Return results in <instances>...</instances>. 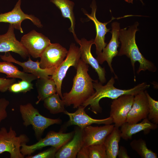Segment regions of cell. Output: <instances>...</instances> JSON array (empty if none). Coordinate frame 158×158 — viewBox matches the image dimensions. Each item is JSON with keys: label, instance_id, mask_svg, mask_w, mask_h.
Here are the masks:
<instances>
[{"label": "cell", "instance_id": "obj_1", "mask_svg": "<svg viewBox=\"0 0 158 158\" xmlns=\"http://www.w3.org/2000/svg\"><path fill=\"white\" fill-rule=\"evenodd\" d=\"M138 22H136L132 25L122 29H120L119 40L121 43L119 51L117 56L126 55L130 60L134 73V81H136L135 74V64L136 61L140 63L139 68L137 72L138 74L142 71L146 70L155 72L157 68L152 62L146 59L140 52L137 45L135 41V34L138 30Z\"/></svg>", "mask_w": 158, "mask_h": 158}, {"label": "cell", "instance_id": "obj_2", "mask_svg": "<svg viewBox=\"0 0 158 158\" xmlns=\"http://www.w3.org/2000/svg\"><path fill=\"white\" fill-rule=\"evenodd\" d=\"M89 66L80 59L76 68V75L73 80L71 91L63 94L61 99L65 105L72 104L74 108H78L95 92L93 80L88 73Z\"/></svg>", "mask_w": 158, "mask_h": 158}, {"label": "cell", "instance_id": "obj_3", "mask_svg": "<svg viewBox=\"0 0 158 158\" xmlns=\"http://www.w3.org/2000/svg\"><path fill=\"white\" fill-rule=\"evenodd\" d=\"M114 78L111 77L107 84L103 85L100 82L95 80L93 83L94 89L95 90V93L86 100L82 105L85 107L88 105V109L93 113L97 114L101 113L102 108L99 104V102L102 98H108L112 99H116L124 95H133L144 91L149 88L150 85L146 82L138 84L133 87L128 89H121L114 86Z\"/></svg>", "mask_w": 158, "mask_h": 158}, {"label": "cell", "instance_id": "obj_4", "mask_svg": "<svg viewBox=\"0 0 158 158\" xmlns=\"http://www.w3.org/2000/svg\"><path fill=\"white\" fill-rule=\"evenodd\" d=\"M19 111L25 127L32 125L35 137L38 140L41 138L45 130L54 124H60L61 120L59 118L51 119L45 117L39 113L30 103L20 105Z\"/></svg>", "mask_w": 158, "mask_h": 158}, {"label": "cell", "instance_id": "obj_5", "mask_svg": "<svg viewBox=\"0 0 158 158\" xmlns=\"http://www.w3.org/2000/svg\"><path fill=\"white\" fill-rule=\"evenodd\" d=\"M29 141L25 134L17 136L16 131L11 126L8 131L4 127L0 129V154L8 152L11 158H23L25 156L20 152L21 145Z\"/></svg>", "mask_w": 158, "mask_h": 158}, {"label": "cell", "instance_id": "obj_6", "mask_svg": "<svg viewBox=\"0 0 158 158\" xmlns=\"http://www.w3.org/2000/svg\"><path fill=\"white\" fill-rule=\"evenodd\" d=\"M74 134L73 132L64 133L62 132L50 131L44 138H40L38 142L33 145L22 144L20 152L25 156L31 155L36 151L47 146L55 147L58 150L70 140Z\"/></svg>", "mask_w": 158, "mask_h": 158}, {"label": "cell", "instance_id": "obj_7", "mask_svg": "<svg viewBox=\"0 0 158 158\" xmlns=\"http://www.w3.org/2000/svg\"><path fill=\"white\" fill-rule=\"evenodd\" d=\"M80 59V48L75 44H71L66 59L56 69L51 76L56 85V93L61 99L63 97L61 89L63 80L70 67L73 66L76 69Z\"/></svg>", "mask_w": 158, "mask_h": 158}, {"label": "cell", "instance_id": "obj_8", "mask_svg": "<svg viewBox=\"0 0 158 158\" xmlns=\"http://www.w3.org/2000/svg\"><path fill=\"white\" fill-rule=\"evenodd\" d=\"M134 98L133 95H124L113 99L110 106V117L112 118L115 126L119 128L126 122Z\"/></svg>", "mask_w": 158, "mask_h": 158}, {"label": "cell", "instance_id": "obj_9", "mask_svg": "<svg viewBox=\"0 0 158 158\" xmlns=\"http://www.w3.org/2000/svg\"><path fill=\"white\" fill-rule=\"evenodd\" d=\"M20 42L29 55L34 58H40L43 51L51 43L47 37L34 30L23 35Z\"/></svg>", "mask_w": 158, "mask_h": 158}, {"label": "cell", "instance_id": "obj_10", "mask_svg": "<svg viewBox=\"0 0 158 158\" xmlns=\"http://www.w3.org/2000/svg\"><path fill=\"white\" fill-rule=\"evenodd\" d=\"M21 0H18L13 8L11 11L0 14V23H8L14 26V28L21 33L23 31L21 27L22 21L26 19L30 20L38 28L43 26L40 20L32 15L25 13L21 8Z\"/></svg>", "mask_w": 158, "mask_h": 158}, {"label": "cell", "instance_id": "obj_11", "mask_svg": "<svg viewBox=\"0 0 158 158\" xmlns=\"http://www.w3.org/2000/svg\"><path fill=\"white\" fill-rule=\"evenodd\" d=\"M68 51L59 43H51L40 57V67L42 69L57 68L66 57Z\"/></svg>", "mask_w": 158, "mask_h": 158}, {"label": "cell", "instance_id": "obj_12", "mask_svg": "<svg viewBox=\"0 0 158 158\" xmlns=\"http://www.w3.org/2000/svg\"><path fill=\"white\" fill-rule=\"evenodd\" d=\"M111 27L112 30L110 31L112 34L111 40L102 51L97 55L96 59L98 63L101 64L104 61H107L111 72L114 74L115 78L117 79L118 77L114 72L111 63L113 58L117 55L118 52L117 49L120 43L119 41L120 24L116 22H114L112 23Z\"/></svg>", "mask_w": 158, "mask_h": 158}, {"label": "cell", "instance_id": "obj_13", "mask_svg": "<svg viewBox=\"0 0 158 158\" xmlns=\"http://www.w3.org/2000/svg\"><path fill=\"white\" fill-rule=\"evenodd\" d=\"M114 127V125L111 124L100 126H86L82 129V147L104 143Z\"/></svg>", "mask_w": 158, "mask_h": 158}, {"label": "cell", "instance_id": "obj_14", "mask_svg": "<svg viewBox=\"0 0 158 158\" xmlns=\"http://www.w3.org/2000/svg\"><path fill=\"white\" fill-rule=\"evenodd\" d=\"M1 58L4 61L16 63L20 66L23 68V72L32 74L38 78H48L51 77L56 68L42 69L40 67V63L38 60L34 61L29 56L26 61L21 62L15 59L9 52L5 53L4 55H0Z\"/></svg>", "mask_w": 158, "mask_h": 158}, {"label": "cell", "instance_id": "obj_15", "mask_svg": "<svg viewBox=\"0 0 158 158\" xmlns=\"http://www.w3.org/2000/svg\"><path fill=\"white\" fill-rule=\"evenodd\" d=\"M146 90L134 96L133 103L127 115L126 122L130 123H136L147 118L149 108Z\"/></svg>", "mask_w": 158, "mask_h": 158}, {"label": "cell", "instance_id": "obj_16", "mask_svg": "<svg viewBox=\"0 0 158 158\" xmlns=\"http://www.w3.org/2000/svg\"><path fill=\"white\" fill-rule=\"evenodd\" d=\"M14 26L10 24L7 32L0 35V52L12 51L19 54L25 59L29 56L27 50L20 42L18 40L14 33Z\"/></svg>", "mask_w": 158, "mask_h": 158}, {"label": "cell", "instance_id": "obj_17", "mask_svg": "<svg viewBox=\"0 0 158 158\" xmlns=\"http://www.w3.org/2000/svg\"><path fill=\"white\" fill-rule=\"evenodd\" d=\"M85 108L82 105L80 106L74 113H70L66 110L64 113L68 115L69 118L67 125H76L82 130L86 126L92 124L109 125L113 123L112 119L110 116L101 119L92 118L86 113Z\"/></svg>", "mask_w": 158, "mask_h": 158}, {"label": "cell", "instance_id": "obj_18", "mask_svg": "<svg viewBox=\"0 0 158 158\" xmlns=\"http://www.w3.org/2000/svg\"><path fill=\"white\" fill-rule=\"evenodd\" d=\"M94 39L89 41L84 38L81 39L77 42L80 45V59L85 63L90 65L97 73L100 82L102 83L106 82V71L104 68L99 65L97 61L91 52V48L94 44Z\"/></svg>", "mask_w": 158, "mask_h": 158}, {"label": "cell", "instance_id": "obj_19", "mask_svg": "<svg viewBox=\"0 0 158 158\" xmlns=\"http://www.w3.org/2000/svg\"><path fill=\"white\" fill-rule=\"evenodd\" d=\"M90 7L92 8V12L91 14L85 13L90 20H92L94 23L95 26L96 35L94 40V44L96 46V53L97 55L100 53L107 45L105 42V36L106 33L110 32V29H107V25L113 20L116 18L112 17L111 19L109 22L102 23L99 21L96 16V12L97 9V6L95 0L92 1Z\"/></svg>", "mask_w": 158, "mask_h": 158}, {"label": "cell", "instance_id": "obj_20", "mask_svg": "<svg viewBox=\"0 0 158 158\" xmlns=\"http://www.w3.org/2000/svg\"><path fill=\"white\" fill-rule=\"evenodd\" d=\"M72 140L62 146L56 152V158H75L82 147V130L76 129Z\"/></svg>", "mask_w": 158, "mask_h": 158}, {"label": "cell", "instance_id": "obj_21", "mask_svg": "<svg viewBox=\"0 0 158 158\" xmlns=\"http://www.w3.org/2000/svg\"><path fill=\"white\" fill-rule=\"evenodd\" d=\"M158 127L157 124L151 122L147 118L140 123H130L126 122L121 127V138L127 140L131 139L133 135L139 132L143 131L145 134H148L151 130H155Z\"/></svg>", "mask_w": 158, "mask_h": 158}, {"label": "cell", "instance_id": "obj_22", "mask_svg": "<svg viewBox=\"0 0 158 158\" xmlns=\"http://www.w3.org/2000/svg\"><path fill=\"white\" fill-rule=\"evenodd\" d=\"M0 73L6 75L7 78H19L30 82L38 79L34 75L20 71L12 62L7 61H0Z\"/></svg>", "mask_w": 158, "mask_h": 158}, {"label": "cell", "instance_id": "obj_23", "mask_svg": "<svg viewBox=\"0 0 158 158\" xmlns=\"http://www.w3.org/2000/svg\"><path fill=\"white\" fill-rule=\"evenodd\" d=\"M61 11L62 16L68 18L71 23V27L69 29L73 33L74 39L77 42L79 39L75 32V19L73 12L74 3L69 0H50Z\"/></svg>", "mask_w": 158, "mask_h": 158}, {"label": "cell", "instance_id": "obj_24", "mask_svg": "<svg viewBox=\"0 0 158 158\" xmlns=\"http://www.w3.org/2000/svg\"><path fill=\"white\" fill-rule=\"evenodd\" d=\"M36 86L38 93V100L36 102V104L56 93V85L51 76L48 78H38Z\"/></svg>", "mask_w": 158, "mask_h": 158}, {"label": "cell", "instance_id": "obj_25", "mask_svg": "<svg viewBox=\"0 0 158 158\" xmlns=\"http://www.w3.org/2000/svg\"><path fill=\"white\" fill-rule=\"evenodd\" d=\"M119 128L114 126L104 142L107 158H116L117 156L119 143L121 138V132Z\"/></svg>", "mask_w": 158, "mask_h": 158}, {"label": "cell", "instance_id": "obj_26", "mask_svg": "<svg viewBox=\"0 0 158 158\" xmlns=\"http://www.w3.org/2000/svg\"><path fill=\"white\" fill-rule=\"evenodd\" d=\"M44 106L50 112L53 114L64 113L65 104L56 93L49 97L44 101Z\"/></svg>", "mask_w": 158, "mask_h": 158}, {"label": "cell", "instance_id": "obj_27", "mask_svg": "<svg viewBox=\"0 0 158 158\" xmlns=\"http://www.w3.org/2000/svg\"><path fill=\"white\" fill-rule=\"evenodd\" d=\"M130 145L141 158H157V154L147 148L146 141L142 138L133 140L130 142Z\"/></svg>", "mask_w": 158, "mask_h": 158}, {"label": "cell", "instance_id": "obj_28", "mask_svg": "<svg viewBox=\"0 0 158 158\" xmlns=\"http://www.w3.org/2000/svg\"><path fill=\"white\" fill-rule=\"evenodd\" d=\"M148 99L149 114L147 117L151 122L158 124V101L152 98L146 90Z\"/></svg>", "mask_w": 158, "mask_h": 158}, {"label": "cell", "instance_id": "obj_29", "mask_svg": "<svg viewBox=\"0 0 158 158\" xmlns=\"http://www.w3.org/2000/svg\"><path fill=\"white\" fill-rule=\"evenodd\" d=\"M87 147L89 158H107L104 143L92 145Z\"/></svg>", "mask_w": 158, "mask_h": 158}, {"label": "cell", "instance_id": "obj_30", "mask_svg": "<svg viewBox=\"0 0 158 158\" xmlns=\"http://www.w3.org/2000/svg\"><path fill=\"white\" fill-rule=\"evenodd\" d=\"M58 150L55 147H51L35 155H29L27 158H52L55 157L56 153Z\"/></svg>", "mask_w": 158, "mask_h": 158}, {"label": "cell", "instance_id": "obj_31", "mask_svg": "<svg viewBox=\"0 0 158 158\" xmlns=\"http://www.w3.org/2000/svg\"><path fill=\"white\" fill-rule=\"evenodd\" d=\"M9 104V101L5 98H0V123L7 117L6 109Z\"/></svg>", "mask_w": 158, "mask_h": 158}, {"label": "cell", "instance_id": "obj_32", "mask_svg": "<svg viewBox=\"0 0 158 158\" xmlns=\"http://www.w3.org/2000/svg\"><path fill=\"white\" fill-rule=\"evenodd\" d=\"M15 78L6 79L0 78V92H4L8 90L10 86L12 84L16 83Z\"/></svg>", "mask_w": 158, "mask_h": 158}, {"label": "cell", "instance_id": "obj_33", "mask_svg": "<svg viewBox=\"0 0 158 158\" xmlns=\"http://www.w3.org/2000/svg\"><path fill=\"white\" fill-rule=\"evenodd\" d=\"M18 82L20 85L22 92H26L28 91H30L33 88V85L31 83V82L25 80H22L20 81H18Z\"/></svg>", "mask_w": 158, "mask_h": 158}, {"label": "cell", "instance_id": "obj_34", "mask_svg": "<svg viewBox=\"0 0 158 158\" xmlns=\"http://www.w3.org/2000/svg\"><path fill=\"white\" fill-rule=\"evenodd\" d=\"M8 90L10 92L14 93L22 92L21 86L18 82L12 84L9 87Z\"/></svg>", "mask_w": 158, "mask_h": 158}, {"label": "cell", "instance_id": "obj_35", "mask_svg": "<svg viewBox=\"0 0 158 158\" xmlns=\"http://www.w3.org/2000/svg\"><path fill=\"white\" fill-rule=\"evenodd\" d=\"M76 157L78 158H89L87 147H82L78 152Z\"/></svg>", "mask_w": 158, "mask_h": 158}, {"label": "cell", "instance_id": "obj_36", "mask_svg": "<svg viewBox=\"0 0 158 158\" xmlns=\"http://www.w3.org/2000/svg\"><path fill=\"white\" fill-rule=\"evenodd\" d=\"M117 156L119 158H130L128 154L126 149L125 147L121 146L119 147Z\"/></svg>", "mask_w": 158, "mask_h": 158}, {"label": "cell", "instance_id": "obj_37", "mask_svg": "<svg viewBox=\"0 0 158 158\" xmlns=\"http://www.w3.org/2000/svg\"><path fill=\"white\" fill-rule=\"evenodd\" d=\"M133 0H125V1L128 2V3H133Z\"/></svg>", "mask_w": 158, "mask_h": 158}, {"label": "cell", "instance_id": "obj_38", "mask_svg": "<svg viewBox=\"0 0 158 158\" xmlns=\"http://www.w3.org/2000/svg\"><path fill=\"white\" fill-rule=\"evenodd\" d=\"M142 4H143V3L142 0H140Z\"/></svg>", "mask_w": 158, "mask_h": 158}]
</instances>
